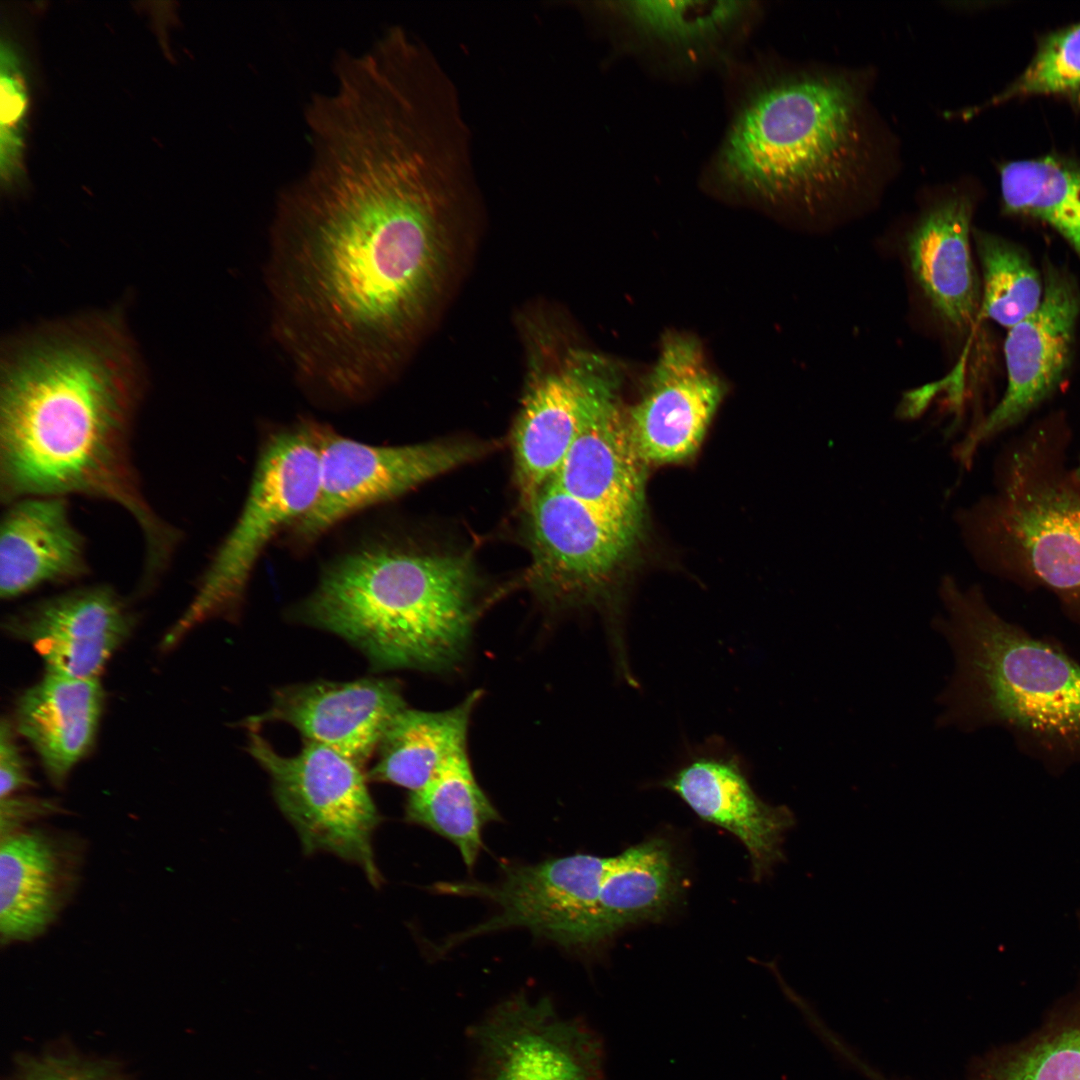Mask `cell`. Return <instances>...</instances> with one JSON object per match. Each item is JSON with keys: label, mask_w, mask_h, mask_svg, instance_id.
<instances>
[{"label": "cell", "mask_w": 1080, "mask_h": 1080, "mask_svg": "<svg viewBox=\"0 0 1080 1080\" xmlns=\"http://www.w3.org/2000/svg\"><path fill=\"white\" fill-rule=\"evenodd\" d=\"M405 708L401 687L392 679L315 681L276 690L269 708L244 723H287L304 741L327 746L363 766Z\"/></svg>", "instance_id": "17"}, {"label": "cell", "mask_w": 1080, "mask_h": 1080, "mask_svg": "<svg viewBox=\"0 0 1080 1080\" xmlns=\"http://www.w3.org/2000/svg\"><path fill=\"white\" fill-rule=\"evenodd\" d=\"M479 698L473 692L444 711L402 710L380 741L368 779L403 787L409 793L426 786L454 755L466 749L470 717Z\"/></svg>", "instance_id": "25"}, {"label": "cell", "mask_w": 1080, "mask_h": 1080, "mask_svg": "<svg viewBox=\"0 0 1080 1080\" xmlns=\"http://www.w3.org/2000/svg\"><path fill=\"white\" fill-rule=\"evenodd\" d=\"M22 54L10 37L1 41V180L7 190L23 182L29 92Z\"/></svg>", "instance_id": "32"}, {"label": "cell", "mask_w": 1080, "mask_h": 1080, "mask_svg": "<svg viewBox=\"0 0 1080 1080\" xmlns=\"http://www.w3.org/2000/svg\"><path fill=\"white\" fill-rule=\"evenodd\" d=\"M658 785L677 795L702 821L736 837L749 854L755 880L783 859L784 834L794 824L792 812L764 802L741 759L720 742L696 748Z\"/></svg>", "instance_id": "16"}, {"label": "cell", "mask_w": 1080, "mask_h": 1080, "mask_svg": "<svg viewBox=\"0 0 1080 1080\" xmlns=\"http://www.w3.org/2000/svg\"><path fill=\"white\" fill-rule=\"evenodd\" d=\"M248 729L247 750L268 774L274 799L307 853L328 852L356 864L369 882H382L373 847L381 817L363 766L321 744L304 741L294 756L279 754L259 726Z\"/></svg>", "instance_id": "8"}, {"label": "cell", "mask_w": 1080, "mask_h": 1080, "mask_svg": "<svg viewBox=\"0 0 1080 1080\" xmlns=\"http://www.w3.org/2000/svg\"><path fill=\"white\" fill-rule=\"evenodd\" d=\"M1077 921L1080 930V911ZM975 1080H1080V978L1052 1022L991 1058Z\"/></svg>", "instance_id": "28"}, {"label": "cell", "mask_w": 1080, "mask_h": 1080, "mask_svg": "<svg viewBox=\"0 0 1080 1080\" xmlns=\"http://www.w3.org/2000/svg\"><path fill=\"white\" fill-rule=\"evenodd\" d=\"M1037 310L1009 329L1004 343L1007 389L959 445L968 466L976 449L1022 421L1060 385L1070 365L1080 294L1071 277L1047 266Z\"/></svg>", "instance_id": "12"}, {"label": "cell", "mask_w": 1080, "mask_h": 1080, "mask_svg": "<svg viewBox=\"0 0 1080 1080\" xmlns=\"http://www.w3.org/2000/svg\"><path fill=\"white\" fill-rule=\"evenodd\" d=\"M619 373L600 355L574 352L529 386L512 431L515 479L526 506L554 477L593 400Z\"/></svg>", "instance_id": "15"}, {"label": "cell", "mask_w": 1080, "mask_h": 1080, "mask_svg": "<svg viewBox=\"0 0 1080 1080\" xmlns=\"http://www.w3.org/2000/svg\"><path fill=\"white\" fill-rule=\"evenodd\" d=\"M103 701L98 678L48 672L19 697L16 728L38 754L54 786H63L93 746Z\"/></svg>", "instance_id": "23"}, {"label": "cell", "mask_w": 1080, "mask_h": 1080, "mask_svg": "<svg viewBox=\"0 0 1080 1080\" xmlns=\"http://www.w3.org/2000/svg\"><path fill=\"white\" fill-rule=\"evenodd\" d=\"M741 1H622L607 2L640 31L674 43H693L718 36L746 10Z\"/></svg>", "instance_id": "30"}, {"label": "cell", "mask_w": 1080, "mask_h": 1080, "mask_svg": "<svg viewBox=\"0 0 1080 1080\" xmlns=\"http://www.w3.org/2000/svg\"><path fill=\"white\" fill-rule=\"evenodd\" d=\"M972 210L967 195L937 201L916 220L904 241L905 263L915 288L952 336H965L980 318L981 287L970 243Z\"/></svg>", "instance_id": "20"}, {"label": "cell", "mask_w": 1080, "mask_h": 1080, "mask_svg": "<svg viewBox=\"0 0 1080 1080\" xmlns=\"http://www.w3.org/2000/svg\"><path fill=\"white\" fill-rule=\"evenodd\" d=\"M526 507L531 580L551 599L568 601L596 587L635 535L552 481Z\"/></svg>", "instance_id": "13"}, {"label": "cell", "mask_w": 1080, "mask_h": 1080, "mask_svg": "<svg viewBox=\"0 0 1080 1080\" xmlns=\"http://www.w3.org/2000/svg\"><path fill=\"white\" fill-rule=\"evenodd\" d=\"M18 1080H114L95 1065L70 1059L44 1058L31 1063Z\"/></svg>", "instance_id": "35"}, {"label": "cell", "mask_w": 1080, "mask_h": 1080, "mask_svg": "<svg viewBox=\"0 0 1080 1080\" xmlns=\"http://www.w3.org/2000/svg\"><path fill=\"white\" fill-rule=\"evenodd\" d=\"M877 154L856 81L839 73H806L774 81L745 103L723 144L718 170L744 192L825 214L863 192Z\"/></svg>", "instance_id": "4"}, {"label": "cell", "mask_w": 1080, "mask_h": 1080, "mask_svg": "<svg viewBox=\"0 0 1080 1080\" xmlns=\"http://www.w3.org/2000/svg\"><path fill=\"white\" fill-rule=\"evenodd\" d=\"M972 235L983 278L980 317L1010 329L1037 310L1044 281L1015 244L983 231Z\"/></svg>", "instance_id": "29"}, {"label": "cell", "mask_w": 1080, "mask_h": 1080, "mask_svg": "<svg viewBox=\"0 0 1080 1080\" xmlns=\"http://www.w3.org/2000/svg\"><path fill=\"white\" fill-rule=\"evenodd\" d=\"M683 876L670 842L652 837L613 856L595 905L589 950L623 929L663 918L683 895Z\"/></svg>", "instance_id": "24"}, {"label": "cell", "mask_w": 1080, "mask_h": 1080, "mask_svg": "<svg viewBox=\"0 0 1080 1080\" xmlns=\"http://www.w3.org/2000/svg\"><path fill=\"white\" fill-rule=\"evenodd\" d=\"M465 1080H607L603 1040L551 999L513 994L467 1030Z\"/></svg>", "instance_id": "9"}, {"label": "cell", "mask_w": 1080, "mask_h": 1080, "mask_svg": "<svg viewBox=\"0 0 1080 1080\" xmlns=\"http://www.w3.org/2000/svg\"><path fill=\"white\" fill-rule=\"evenodd\" d=\"M0 810L2 838L21 830L27 822L58 813L61 807L54 800L9 796L1 798Z\"/></svg>", "instance_id": "34"}, {"label": "cell", "mask_w": 1080, "mask_h": 1080, "mask_svg": "<svg viewBox=\"0 0 1080 1080\" xmlns=\"http://www.w3.org/2000/svg\"><path fill=\"white\" fill-rule=\"evenodd\" d=\"M133 626L126 602L107 584L42 599L4 622L9 634L38 652L48 673L74 678H98Z\"/></svg>", "instance_id": "18"}, {"label": "cell", "mask_w": 1080, "mask_h": 1080, "mask_svg": "<svg viewBox=\"0 0 1080 1080\" xmlns=\"http://www.w3.org/2000/svg\"><path fill=\"white\" fill-rule=\"evenodd\" d=\"M5 506L0 521L2 600L90 574L86 537L70 518L68 498L25 497Z\"/></svg>", "instance_id": "22"}, {"label": "cell", "mask_w": 1080, "mask_h": 1080, "mask_svg": "<svg viewBox=\"0 0 1080 1080\" xmlns=\"http://www.w3.org/2000/svg\"><path fill=\"white\" fill-rule=\"evenodd\" d=\"M1064 431L1013 440L996 463L995 491L957 513L969 552L986 571L1052 593L1080 626V478Z\"/></svg>", "instance_id": "6"}, {"label": "cell", "mask_w": 1080, "mask_h": 1080, "mask_svg": "<svg viewBox=\"0 0 1080 1080\" xmlns=\"http://www.w3.org/2000/svg\"><path fill=\"white\" fill-rule=\"evenodd\" d=\"M723 394V383L707 366L697 340L680 333L665 336L643 396L626 414L642 460L668 463L691 456Z\"/></svg>", "instance_id": "14"}, {"label": "cell", "mask_w": 1080, "mask_h": 1080, "mask_svg": "<svg viewBox=\"0 0 1080 1080\" xmlns=\"http://www.w3.org/2000/svg\"><path fill=\"white\" fill-rule=\"evenodd\" d=\"M1080 92V23L1047 36L1031 63L1003 92L987 104L1034 94Z\"/></svg>", "instance_id": "31"}, {"label": "cell", "mask_w": 1080, "mask_h": 1080, "mask_svg": "<svg viewBox=\"0 0 1080 1080\" xmlns=\"http://www.w3.org/2000/svg\"><path fill=\"white\" fill-rule=\"evenodd\" d=\"M320 483L313 506L290 528L299 546L317 540L358 511L392 500L418 485L468 463L486 446L437 441L374 446L320 424Z\"/></svg>", "instance_id": "10"}, {"label": "cell", "mask_w": 1080, "mask_h": 1080, "mask_svg": "<svg viewBox=\"0 0 1080 1080\" xmlns=\"http://www.w3.org/2000/svg\"><path fill=\"white\" fill-rule=\"evenodd\" d=\"M611 859L576 853L509 866L495 883H438L434 889L439 893L478 897L497 908L488 920L451 937L443 946L508 928H526L563 948L589 950L592 917Z\"/></svg>", "instance_id": "11"}, {"label": "cell", "mask_w": 1080, "mask_h": 1080, "mask_svg": "<svg viewBox=\"0 0 1080 1080\" xmlns=\"http://www.w3.org/2000/svg\"><path fill=\"white\" fill-rule=\"evenodd\" d=\"M475 592L464 556L373 544L333 561L295 615L350 643L375 669L439 672L464 655Z\"/></svg>", "instance_id": "5"}, {"label": "cell", "mask_w": 1080, "mask_h": 1080, "mask_svg": "<svg viewBox=\"0 0 1080 1080\" xmlns=\"http://www.w3.org/2000/svg\"><path fill=\"white\" fill-rule=\"evenodd\" d=\"M308 139L270 224V331L304 388L360 402L393 376L439 292L478 196L473 154L439 121L385 104L331 112Z\"/></svg>", "instance_id": "1"}, {"label": "cell", "mask_w": 1080, "mask_h": 1080, "mask_svg": "<svg viewBox=\"0 0 1080 1080\" xmlns=\"http://www.w3.org/2000/svg\"><path fill=\"white\" fill-rule=\"evenodd\" d=\"M71 839L40 828L1 838V943L30 941L54 922L72 894L79 851Z\"/></svg>", "instance_id": "21"}, {"label": "cell", "mask_w": 1080, "mask_h": 1080, "mask_svg": "<svg viewBox=\"0 0 1080 1080\" xmlns=\"http://www.w3.org/2000/svg\"><path fill=\"white\" fill-rule=\"evenodd\" d=\"M620 376L597 394L550 480L567 494L636 532L644 503V464L620 407Z\"/></svg>", "instance_id": "19"}, {"label": "cell", "mask_w": 1080, "mask_h": 1080, "mask_svg": "<svg viewBox=\"0 0 1080 1080\" xmlns=\"http://www.w3.org/2000/svg\"><path fill=\"white\" fill-rule=\"evenodd\" d=\"M932 626L953 656L937 697L938 728L1006 731L1048 773L1080 768V662L1001 616L979 586L945 575Z\"/></svg>", "instance_id": "3"}, {"label": "cell", "mask_w": 1080, "mask_h": 1080, "mask_svg": "<svg viewBox=\"0 0 1080 1080\" xmlns=\"http://www.w3.org/2000/svg\"><path fill=\"white\" fill-rule=\"evenodd\" d=\"M141 386L110 320L65 324L8 355L0 388V502L72 495L116 504L137 524L142 575L160 579L183 540L147 499L132 453Z\"/></svg>", "instance_id": "2"}, {"label": "cell", "mask_w": 1080, "mask_h": 1080, "mask_svg": "<svg viewBox=\"0 0 1080 1080\" xmlns=\"http://www.w3.org/2000/svg\"><path fill=\"white\" fill-rule=\"evenodd\" d=\"M1001 191L1008 212L1046 222L1080 260V165L1052 156L1010 162L1001 169Z\"/></svg>", "instance_id": "27"}, {"label": "cell", "mask_w": 1080, "mask_h": 1080, "mask_svg": "<svg viewBox=\"0 0 1080 1080\" xmlns=\"http://www.w3.org/2000/svg\"><path fill=\"white\" fill-rule=\"evenodd\" d=\"M320 423L301 420L273 432L260 450L232 529L200 578L191 603L163 639L175 645L197 625L239 613L254 567L274 536L313 506L320 483Z\"/></svg>", "instance_id": "7"}, {"label": "cell", "mask_w": 1080, "mask_h": 1080, "mask_svg": "<svg viewBox=\"0 0 1080 1080\" xmlns=\"http://www.w3.org/2000/svg\"><path fill=\"white\" fill-rule=\"evenodd\" d=\"M1074 472L1080 478V458L1077 465L1074 467Z\"/></svg>", "instance_id": "36"}, {"label": "cell", "mask_w": 1080, "mask_h": 1080, "mask_svg": "<svg viewBox=\"0 0 1080 1080\" xmlns=\"http://www.w3.org/2000/svg\"><path fill=\"white\" fill-rule=\"evenodd\" d=\"M405 819L450 841L472 869L483 847L485 826L500 815L476 781L463 749L426 786L408 794Z\"/></svg>", "instance_id": "26"}, {"label": "cell", "mask_w": 1080, "mask_h": 1080, "mask_svg": "<svg viewBox=\"0 0 1080 1080\" xmlns=\"http://www.w3.org/2000/svg\"><path fill=\"white\" fill-rule=\"evenodd\" d=\"M12 725L2 719L0 726V795L12 796L16 791L35 786L25 760L16 743Z\"/></svg>", "instance_id": "33"}]
</instances>
